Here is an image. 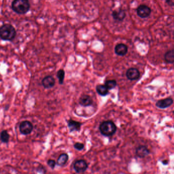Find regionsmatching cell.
Returning a JSON list of instances; mask_svg holds the SVG:
<instances>
[{
  "mask_svg": "<svg viewBox=\"0 0 174 174\" xmlns=\"http://www.w3.org/2000/svg\"><path fill=\"white\" fill-rule=\"evenodd\" d=\"M112 16L114 19L118 21H122L126 17V13L125 11L122 9L116 10L112 12Z\"/></svg>",
  "mask_w": 174,
  "mask_h": 174,
  "instance_id": "5bb4252c",
  "label": "cell"
},
{
  "mask_svg": "<svg viewBox=\"0 0 174 174\" xmlns=\"http://www.w3.org/2000/svg\"><path fill=\"white\" fill-rule=\"evenodd\" d=\"M42 84L46 89H50L53 87L55 84V80L53 77L51 76H48L44 77L43 81Z\"/></svg>",
  "mask_w": 174,
  "mask_h": 174,
  "instance_id": "8fae6325",
  "label": "cell"
},
{
  "mask_svg": "<svg viewBox=\"0 0 174 174\" xmlns=\"http://www.w3.org/2000/svg\"><path fill=\"white\" fill-rule=\"evenodd\" d=\"M79 104L82 106H89L92 105L93 100L90 96L87 94H84L80 97L79 99Z\"/></svg>",
  "mask_w": 174,
  "mask_h": 174,
  "instance_id": "4fadbf2b",
  "label": "cell"
},
{
  "mask_svg": "<svg viewBox=\"0 0 174 174\" xmlns=\"http://www.w3.org/2000/svg\"><path fill=\"white\" fill-rule=\"evenodd\" d=\"M96 90L97 93L102 96H105L108 93V89L103 85H98L96 87Z\"/></svg>",
  "mask_w": 174,
  "mask_h": 174,
  "instance_id": "2e32d148",
  "label": "cell"
},
{
  "mask_svg": "<svg viewBox=\"0 0 174 174\" xmlns=\"http://www.w3.org/2000/svg\"><path fill=\"white\" fill-rule=\"evenodd\" d=\"M57 77L59 80V84H63L65 77V72L63 69H60L57 73Z\"/></svg>",
  "mask_w": 174,
  "mask_h": 174,
  "instance_id": "ffe728a7",
  "label": "cell"
},
{
  "mask_svg": "<svg viewBox=\"0 0 174 174\" xmlns=\"http://www.w3.org/2000/svg\"><path fill=\"white\" fill-rule=\"evenodd\" d=\"M48 164L51 168L53 169L56 165V162L54 160H50L48 161Z\"/></svg>",
  "mask_w": 174,
  "mask_h": 174,
  "instance_id": "7402d4cb",
  "label": "cell"
},
{
  "mask_svg": "<svg viewBox=\"0 0 174 174\" xmlns=\"http://www.w3.org/2000/svg\"><path fill=\"white\" fill-rule=\"evenodd\" d=\"M162 164L164 165H167L168 164V161L167 160H163L162 161Z\"/></svg>",
  "mask_w": 174,
  "mask_h": 174,
  "instance_id": "603a6c76",
  "label": "cell"
},
{
  "mask_svg": "<svg viewBox=\"0 0 174 174\" xmlns=\"http://www.w3.org/2000/svg\"><path fill=\"white\" fill-rule=\"evenodd\" d=\"M88 168L87 162L84 160H78L74 164V168L77 173H84Z\"/></svg>",
  "mask_w": 174,
  "mask_h": 174,
  "instance_id": "5b68a950",
  "label": "cell"
},
{
  "mask_svg": "<svg viewBox=\"0 0 174 174\" xmlns=\"http://www.w3.org/2000/svg\"><path fill=\"white\" fill-rule=\"evenodd\" d=\"M151 12V8L145 5H141L137 8V14L140 18L145 19L150 15Z\"/></svg>",
  "mask_w": 174,
  "mask_h": 174,
  "instance_id": "8992f818",
  "label": "cell"
},
{
  "mask_svg": "<svg viewBox=\"0 0 174 174\" xmlns=\"http://www.w3.org/2000/svg\"><path fill=\"white\" fill-rule=\"evenodd\" d=\"M11 7L17 14H23L29 10L30 5L27 0H15L12 2Z\"/></svg>",
  "mask_w": 174,
  "mask_h": 174,
  "instance_id": "3957f363",
  "label": "cell"
},
{
  "mask_svg": "<svg viewBox=\"0 0 174 174\" xmlns=\"http://www.w3.org/2000/svg\"><path fill=\"white\" fill-rule=\"evenodd\" d=\"M114 51L115 53L119 56H125L128 52V47L126 44H119L115 46Z\"/></svg>",
  "mask_w": 174,
  "mask_h": 174,
  "instance_id": "7c38bea8",
  "label": "cell"
},
{
  "mask_svg": "<svg viewBox=\"0 0 174 174\" xmlns=\"http://www.w3.org/2000/svg\"><path fill=\"white\" fill-rule=\"evenodd\" d=\"M126 76L130 80H136L140 76L139 71L135 68H130L127 71Z\"/></svg>",
  "mask_w": 174,
  "mask_h": 174,
  "instance_id": "9c48e42d",
  "label": "cell"
},
{
  "mask_svg": "<svg viewBox=\"0 0 174 174\" xmlns=\"http://www.w3.org/2000/svg\"><path fill=\"white\" fill-rule=\"evenodd\" d=\"M164 59L166 62L168 64H173L174 61V50L168 51L164 55Z\"/></svg>",
  "mask_w": 174,
  "mask_h": 174,
  "instance_id": "e0dca14e",
  "label": "cell"
},
{
  "mask_svg": "<svg viewBox=\"0 0 174 174\" xmlns=\"http://www.w3.org/2000/svg\"><path fill=\"white\" fill-rule=\"evenodd\" d=\"M173 103V99L171 97H168L167 99H162L158 101L156 103V106L161 109H165L171 106Z\"/></svg>",
  "mask_w": 174,
  "mask_h": 174,
  "instance_id": "ba28073f",
  "label": "cell"
},
{
  "mask_svg": "<svg viewBox=\"0 0 174 174\" xmlns=\"http://www.w3.org/2000/svg\"><path fill=\"white\" fill-rule=\"evenodd\" d=\"M150 153L149 149L145 146H139L136 149V155L139 158H145L150 154Z\"/></svg>",
  "mask_w": 174,
  "mask_h": 174,
  "instance_id": "52a82bcc",
  "label": "cell"
},
{
  "mask_svg": "<svg viewBox=\"0 0 174 174\" xmlns=\"http://www.w3.org/2000/svg\"><path fill=\"white\" fill-rule=\"evenodd\" d=\"M68 160V154L65 153L62 154L58 158L57 164L59 166L62 167L67 164Z\"/></svg>",
  "mask_w": 174,
  "mask_h": 174,
  "instance_id": "9a60e30c",
  "label": "cell"
},
{
  "mask_svg": "<svg viewBox=\"0 0 174 174\" xmlns=\"http://www.w3.org/2000/svg\"><path fill=\"white\" fill-rule=\"evenodd\" d=\"M99 130L103 135L109 137L115 134L117 128L113 122L107 121H104L100 125Z\"/></svg>",
  "mask_w": 174,
  "mask_h": 174,
  "instance_id": "7a4b0ae2",
  "label": "cell"
},
{
  "mask_svg": "<svg viewBox=\"0 0 174 174\" xmlns=\"http://www.w3.org/2000/svg\"><path fill=\"white\" fill-rule=\"evenodd\" d=\"M16 30L10 24H5L0 27V37L4 40H12L16 36Z\"/></svg>",
  "mask_w": 174,
  "mask_h": 174,
  "instance_id": "6da1fadb",
  "label": "cell"
},
{
  "mask_svg": "<svg viewBox=\"0 0 174 174\" xmlns=\"http://www.w3.org/2000/svg\"><path fill=\"white\" fill-rule=\"evenodd\" d=\"M9 138L10 135L6 130H3V131L1 132L0 134V139L2 142L5 143H7L9 142Z\"/></svg>",
  "mask_w": 174,
  "mask_h": 174,
  "instance_id": "ac0fdd59",
  "label": "cell"
},
{
  "mask_svg": "<svg viewBox=\"0 0 174 174\" xmlns=\"http://www.w3.org/2000/svg\"><path fill=\"white\" fill-rule=\"evenodd\" d=\"M117 81L114 80H108L105 82V86L108 90H110L116 87Z\"/></svg>",
  "mask_w": 174,
  "mask_h": 174,
  "instance_id": "d6986e66",
  "label": "cell"
},
{
  "mask_svg": "<svg viewBox=\"0 0 174 174\" xmlns=\"http://www.w3.org/2000/svg\"><path fill=\"white\" fill-rule=\"evenodd\" d=\"M33 126L29 121H23L19 125V131L22 134L24 135H28L32 131Z\"/></svg>",
  "mask_w": 174,
  "mask_h": 174,
  "instance_id": "277c9868",
  "label": "cell"
},
{
  "mask_svg": "<svg viewBox=\"0 0 174 174\" xmlns=\"http://www.w3.org/2000/svg\"><path fill=\"white\" fill-rule=\"evenodd\" d=\"M68 126L71 132L74 131H79L81 130L82 124L74 120H70L68 122Z\"/></svg>",
  "mask_w": 174,
  "mask_h": 174,
  "instance_id": "30bf717a",
  "label": "cell"
},
{
  "mask_svg": "<svg viewBox=\"0 0 174 174\" xmlns=\"http://www.w3.org/2000/svg\"><path fill=\"white\" fill-rule=\"evenodd\" d=\"M74 147L75 149H76L77 150L81 151L84 149V145L83 143H77L74 145Z\"/></svg>",
  "mask_w": 174,
  "mask_h": 174,
  "instance_id": "44dd1931",
  "label": "cell"
}]
</instances>
